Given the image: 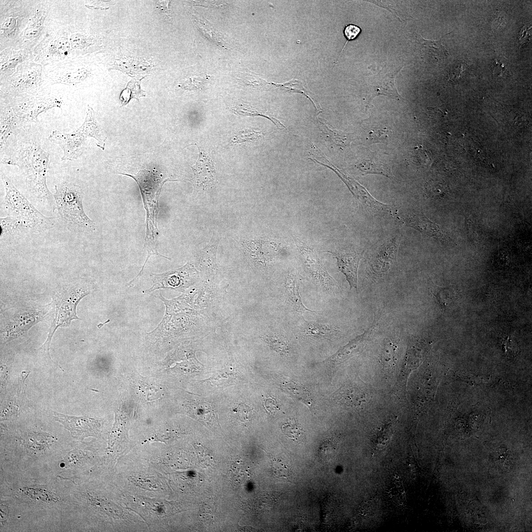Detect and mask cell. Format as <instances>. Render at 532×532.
<instances>
[{
  "mask_svg": "<svg viewBox=\"0 0 532 532\" xmlns=\"http://www.w3.org/2000/svg\"><path fill=\"white\" fill-rule=\"evenodd\" d=\"M532 35L531 25L524 26L519 33V41L521 46L527 44L530 41V37Z\"/></svg>",
  "mask_w": 532,
  "mask_h": 532,
  "instance_id": "45",
  "label": "cell"
},
{
  "mask_svg": "<svg viewBox=\"0 0 532 532\" xmlns=\"http://www.w3.org/2000/svg\"><path fill=\"white\" fill-rule=\"evenodd\" d=\"M294 241L303 267L311 279L324 290L335 292L337 283L324 267L314 248L297 237Z\"/></svg>",
  "mask_w": 532,
  "mask_h": 532,
  "instance_id": "10",
  "label": "cell"
},
{
  "mask_svg": "<svg viewBox=\"0 0 532 532\" xmlns=\"http://www.w3.org/2000/svg\"><path fill=\"white\" fill-rule=\"evenodd\" d=\"M0 146L4 147L9 138L31 123L16 115L12 108L0 101Z\"/></svg>",
  "mask_w": 532,
  "mask_h": 532,
  "instance_id": "20",
  "label": "cell"
},
{
  "mask_svg": "<svg viewBox=\"0 0 532 532\" xmlns=\"http://www.w3.org/2000/svg\"><path fill=\"white\" fill-rule=\"evenodd\" d=\"M194 447L197 451L200 463L205 466H209L213 463V458L208 450L200 444H196Z\"/></svg>",
  "mask_w": 532,
  "mask_h": 532,
  "instance_id": "43",
  "label": "cell"
},
{
  "mask_svg": "<svg viewBox=\"0 0 532 532\" xmlns=\"http://www.w3.org/2000/svg\"><path fill=\"white\" fill-rule=\"evenodd\" d=\"M30 61H33V56L29 49L15 46L1 50L0 81L10 77L20 65Z\"/></svg>",
  "mask_w": 532,
  "mask_h": 532,
  "instance_id": "18",
  "label": "cell"
},
{
  "mask_svg": "<svg viewBox=\"0 0 532 532\" xmlns=\"http://www.w3.org/2000/svg\"><path fill=\"white\" fill-rule=\"evenodd\" d=\"M0 226L1 239L7 236L14 235L25 231L29 230L24 222L11 216L1 218Z\"/></svg>",
  "mask_w": 532,
  "mask_h": 532,
  "instance_id": "27",
  "label": "cell"
},
{
  "mask_svg": "<svg viewBox=\"0 0 532 532\" xmlns=\"http://www.w3.org/2000/svg\"><path fill=\"white\" fill-rule=\"evenodd\" d=\"M400 238L397 235L391 238L380 245L374 253L373 265L380 270L386 269L387 265L390 266L396 261L397 255L400 243Z\"/></svg>",
  "mask_w": 532,
  "mask_h": 532,
  "instance_id": "23",
  "label": "cell"
},
{
  "mask_svg": "<svg viewBox=\"0 0 532 532\" xmlns=\"http://www.w3.org/2000/svg\"><path fill=\"white\" fill-rule=\"evenodd\" d=\"M283 387L296 398L302 401L308 405H311L312 401L309 393L303 386L292 382L285 383L283 384Z\"/></svg>",
  "mask_w": 532,
  "mask_h": 532,
  "instance_id": "34",
  "label": "cell"
},
{
  "mask_svg": "<svg viewBox=\"0 0 532 532\" xmlns=\"http://www.w3.org/2000/svg\"><path fill=\"white\" fill-rule=\"evenodd\" d=\"M498 14L497 15L496 18L494 19V20L493 22V26L494 27V29H498L500 25L502 24L503 22V14L499 12Z\"/></svg>",
  "mask_w": 532,
  "mask_h": 532,
  "instance_id": "49",
  "label": "cell"
},
{
  "mask_svg": "<svg viewBox=\"0 0 532 532\" xmlns=\"http://www.w3.org/2000/svg\"><path fill=\"white\" fill-rule=\"evenodd\" d=\"M399 504L400 505H402V504H403V502H401V501H400V502H399Z\"/></svg>",
  "mask_w": 532,
  "mask_h": 532,
  "instance_id": "54",
  "label": "cell"
},
{
  "mask_svg": "<svg viewBox=\"0 0 532 532\" xmlns=\"http://www.w3.org/2000/svg\"><path fill=\"white\" fill-rule=\"evenodd\" d=\"M323 132L328 133V135L332 141L340 146H347L350 142L351 139L347 135L343 133H339L335 130L328 128L327 126L322 125Z\"/></svg>",
  "mask_w": 532,
  "mask_h": 532,
  "instance_id": "39",
  "label": "cell"
},
{
  "mask_svg": "<svg viewBox=\"0 0 532 532\" xmlns=\"http://www.w3.org/2000/svg\"><path fill=\"white\" fill-rule=\"evenodd\" d=\"M197 271L190 264L183 267L164 273L154 275L153 286L146 292H150L158 289H172L183 292L192 285L197 278Z\"/></svg>",
  "mask_w": 532,
  "mask_h": 532,
  "instance_id": "12",
  "label": "cell"
},
{
  "mask_svg": "<svg viewBox=\"0 0 532 532\" xmlns=\"http://www.w3.org/2000/svg\"><path fill=\"white\" fill-rule=\"evenodd\" d=\"M193 16L194 17V19L195 24L197 25L199 30L206 38L218 45L224 47L225 46V43L224 42V40L221 38V36L213 30L212 26L209 25V23L208 21L204 19L202 20L198 18V17L196 16Z\"/></svg>",
  "mask_w": 532,
  "mask_h": 532,
  "instance_id": "31",
  "label": "cell"
},
{
  "mask_svg": "<svg viewBox=\"0 0 532 532\" xmlns=\"http://www.w3.org/2000/svg\"><path fill=\"white\" fill-rule=\"evenodd\" d=\"M431 291L442 310L446 309L458 297V292L454 286L439 287L433 283Z\"/></svg>",
  "mask_w": 532,
  "mask_h": 532,
  "instance_id": "24",
  "label": "cell"
},
{
  "mask_svg": "<svg viewBox=\"0 0 532 532\" xmlns=\"http://www.w3.org/2000/svg\"><path fill=\"white\" fill-rule=\"evenodd\" d=\"M233 110L236 114L240 115L252 116H261L266 117L272 121L277 126V127L287 129L284 125L276 119L273 117H270L269 115H267L262 112L259 111L256 109L253 108L249 106L241 104L233 107Z\"/></svg>",
  "mask_w": 532,
  "mask_h": 532,
  "instance_id": "35",
  "label": "cell"
},
{
  "mask_svg": "<svg viewBox=\"0 0 532 532\" xmlns=\"http://www.w3.org/2000/svg\"><path fill=\"white\" fill-rule=\"evenodd\" d=\"M363 515H366V513H364Z\"/></svg>",
  "mask_w": 532,
  "mask_h": 532,
  "instance_id": "56",
  "label": "cell"
},
{
  "mask_svg": "<svg viewBox=\"0 0 532 532\" xmlns=\"http://www.w3.org/2000/svg\"><path fill=\"white\" fill-rule=\"evenodd\" d=\"M401 69H383L377 74L370 77L366 91V108L373 99L381 95L388 96L398 100L402 99L396 85V76Z\"/></svg>",
  "mask_w": 532,
  "mask_h": 532,
  "instance_id": "13",
  "label": "cell"
},
{
  "mask_svg": "<svg viewBox=\"0 0 532 532\" xmlns=\"http://www.w3.org/2000/svg\"><path fill=\"white\" fill-rule=\"evenodd\" d=\"M31 129L27 126L9 138L11 141L8 140L2 148H6L1 151H4L1 163L18 167L33 199L54 211L56 206L53 194L46 182L49 154L42 148L40 137Z\"/></svg>",
  "mask_w": 532,
  "mask_h": 532,
  "instance_id": "1",
  "label": "cell"
},
{
  "mask_svg": "<svg viewBox=\"0 0 532 532\" xmlns=\"http://www.w3.org/2000/svg\"><path fill=\"white\" fill-rule=\"evenodd\" d=\"M90 137L97 140L98 147L103 150L105 149L106 137L97 120L94 110L88 106L85 121L80 127L69 133L54 131L48 139L62 149V161H72L76 160L83 154L87 138Z\"/></svg>",
  "mask_w": 532,
  "mask_h": 532,
  "instance_id": "2",
  "label": "cell"
},
{
  "mask_svg": "<svg viewBox=\"0 0 532 532\" xmlns=\"http://www.w3.org/2000/svg\"><path fill=\"white\" fill-rule=\"evenodd\" d=\"M334 171L347 185L355 198L366 208L368 211L381 216L393 214V208L391 205L383 203L375 199L365 187L352 178L339 170Z\"/></svg>",
  "mask_w": 532,
  "mask_h": 532,
  "instance_id": "15",
  "label": "cell"
},
{
  "mask_svg": "<svg viewBox=\"0 0 532 532\" xmlns=\"http://www.w3.org/2000/svg\"><path fill=\"white\" fill-rule=\"evenodd\" d=\"M301 330L307 336L316 338H330L337 332L332 325L306 321L303 323Z\"/></svg>",
  "mask_w": 532,
  "mask_h": 532,
  "instance_id": "25",
  "label": "cell"
},
{
  "mask_svg": "<svg viewBox=\"0 0 532 532\" xmlns=\"http://www.w3.org/2000/svg\"><path fill=\"white\" fill-rule=\"evenodd\" d=\"M53 418L70 432L72 437L83 440L96 435L100 428L98 420L87 416H73L53 412Z\"/></svg>",
  "mask_w": 532,
  "mask_h": 532,
  "instance_id": "14",
  "label": "cell"
},
{
  "mask_svg": "<svg viewBox=\"0 0 532 532\" xmlns=\"http://www.w3.org/2000/svg\"><path fill=\"white\" fill-rule=\"evenodd\" d=\"M53 194L59 215L69 229L76 231H93L95 223L86 214L83 204V192L75 183L64 182L55 186Z\"/></svg>",
  "mask_w": 532,
  "mask_h": 532,
  "instance_id": "3",
  "label": "cell"
},
{
  "mask_svg": "<svg viewBox=\"0 0 532 532\" xmlns=\"http://www.w3.org/2000/svg\"><path fill=\"white\" fill-rule=\"evenodd\" d=\"M494 66V74H497L498 76H503L509 72L507 60L502 56L496 57Z\"/></svg>",
  "mask_w": 532,
  "mask_h": 532,
  "instance_id": "40",
  "label": "cell"
},
{
  "mask_svg": "<svg viewBox=\"0 0 532 532\" xmlns=\"http://www.w3.org/2000/svg\"><path fill=\"white\" fill-rule=\"evenodd\" d=\"M17 116L30 123H37L38 115L55 107H61L62 101L47 93L3 100Z\"/></svg>",
  "mask_w": 532,
  "mask_h": 532,
  "instance_id": "9",
  "label": "cell"
},
{
  "mask_svg": "<svg viewBox=\"0 0 532 532\" xmlns=\"http://www.w3.org/2000/svg\"><path fill=\"white\" fill-rule=\"evenodd\" d=\"M266 410L270 414L275 413L279 410V406L275 399H266L264 403Z\"/></svg>",
  "mask_w": 532,
  "mask_h": 532,
  "instance_id": "46",
  "label": "cell"
},
{
  "mask_svg": "<svg viewBox=\"0 0 532 532\" xmlns=\"http://www.w3.org/2000/svg\"><path fill=\"white\" fill-rule=\"evenodd\" d=\"M265 342L273 351L281 355L289 354L290 346L287 339L283 335L276 333L265 335L263 337Z\"/></svg>",
  "mask_w": 532,
  "mask_h": 532,
  "instance_id": "29",
  "label": "cell"
},
{
  "mask_svg": "<svg viewBox=\"0 0 532 532\" xmlns=\"http://www.w3.org/2000/svg\"><path fill=\"white\" fill-rule=\"evenodd\" d=\"M22 1H6L0 4V51L15 46L34 10L35 6Z\"/></svg>",
  "mask_w": 532,
  "mask_h": 532,
  "instance_id": "6",
  "label": "cell"
},
{
  "mask_svg": "<svg viewBox=\"0 0 532 532\" xmlns=\"http://www.w3.org/2000/svg\"><path fill=\"white\" fill-rule=\"evenodd\" d=\"M47 311L38 309L23 310L11 319L3 331L2 340L8 342L25 333L40 321Z\"/></svg>",
  "mask_w": 532,
  "mask_h": 532,
  "instance_id": "16",
  "label": "cell"
},
{
  "mask_svg": "<svg viewBox=\"0 0 532 532\" xmlns=\"http://www.w3.org/2000/svg\"><path fill=\"white\" fill-rule=\"evenodd\" d=\"M400 220L403 225L414 229L442 243L449 241V237L439 225L419 212L408 211L402 215Z\"/></svg>",
  "mask_w": 532,
  "mask_h": 532,
  "instance_id": "17",
  "label": "cell"
},
{
  "mask_svg": "<svg viewBox=\"0 0 532 532\" xmlns=\"http://www.w3.org/2000/svg\"><path fill=\"white\" fill-rule=\"evenodd\" d=\"M189 407L191 413L200 421L205 423H211L216 420V412L210 403L200 401L190 403Z\"/></svg>",
  "mask_w": 532,
  "mask_h": 532,
  "instance_id": "28",
  "label": "cell"
},
{
  "mask_svg": "<svg viewBox=\"0 0 532 532\" xmlns=\"http://www.w3.org/2000/svg\"><path fill=\"white\" fill-rule=\"evenodd\" d=\"M145 96L144 91L141 90L139 83L133 82L132 84L129 83L126 88L124 90L120 95V100L122 105H126L132 98H135L139 100V98Z\"/></svg>",
  "mask_w": 532,
  "mask_h": 532,
  "instance_id": "36",
  "label": "cell"
},
{
  "mask_svg": "<svg viewBox=\"0 0 532 532\" xmlns=\"http://www.w3.org/2000/svg\"><path fill=\"white\" fill-rule=\"evenodd\" d=\"M211 247L204 250L200 260V265L203 270L212 272L217 267L216 263V249Z\"/></svg>",
  "mask_w": 532,
  "mask_h": 532,
  "instance_id": "37",
  "label": "cell"
},
{
  "mask_svg": "<svg viewBox=\"0 0 532 532\" xmlns=\"http://www.w3.org/2000/svg\"><path fill=\"white\" fill-rule=\"evenodd\" d=\"M399 492L402 493V494H403L404 493V491L403 490H401L399 491Z\"/></svg>",
  "mask_w": 532,
  "mask_h": 532,
  "instance_id": "52",
  "label": "cell"
},
{
  "mask_svg": "<svg viewBox=\"0 0 532 532\" xmlns=\"http://www.w3.org/2000/svg\"><path fill=\"white\" fill-rule=\"evenodd\" d=\"M328 252L336 259L338 268L346 276L350 289L354 288L358 291V268L363 252L347 249Z\"/></svg>",
  "mask_w": 532,
  "mask_h": 532,
  "instance_id": "19",
  "label": "cell"
},
{
  "mask_svg": "<svg viewBox=\"0 0 532 532\" xmlns=\"http://www.w3.org/2000/svg\"><path fill=\"white\" fill-rule=\"evenodd\" d=\"M48 84L42 65L28 61L20 65L10 77L0 81V100L46 93Z\"/></svg>",
  "mask_w": 532,
  "mask_h": 532,
  "instance_id": "4",
  "label": "cell"
},
{
  "mask_svg": "<svg viewBox=\"0 0 532 532\" xmlns=\"http://www.w3.org/2000/svg\"><path fill=\"white\" fill-rule=\"evenodd\" d=\"M55 294L56 313L45 342L42 347L49 350L50 344L56 329L59 327L68 326L71 320L78 319L76 307L80 300L88 295L89 290L81 287H66Z\"/></svg>",
  "mask_w": 532,
  "mask_h": 532,
  "instance_id": "8",
  "label": "cell"
},
{
  "mask_svg": "<svg viewBox=\"0 0 532 532\" xmlns=\"http://www.w3.org/2000/svg\"><path fill=\"white\" fill-rule=\"evenodd\" d=\"M232 410L238 419L242 422L249 421L253 416L254 411L252 408L244 403H236L233 407Z\"/></svg>",
  "mask_w": 532,
  "mask_h": 532,
  "instance_id": "38",
  "label": "cell"
},
{
  "mask_svg": "<svg viewBox=\"0 0 532 532\" xmlns=\"http://www.w3.org/2000/svg\"><path fill=\"white\" fill-rule=\"evenodd\" d=\"M169 1H159L158 2V7L160 9L161 11L164 13L166 16H169L170 12L168 9V4Z\"/></svg>",
  "mask_w": 532,
  "mask_h": 532,
  "instance_id": "48",
  "label": "cell"
},
{
  "mask_svg": "<svg viewBox=\"0 0 532 532\" xmlns=\"http://www.w3.org/2000/svg\"><path fill=\"white\" fill-rule=\"evenodd\" d=\"M361 514H364V512H363V511H361Z\"/></svg>",
  "mask_w": 532,
  "mask_h": 532,
  "instance_id": "55",
  "label": "cell"
},
{
  "mask_svg": "<svg viewBox=\"0 0 532 532\" xmlns=\"http://www.w3.org/2000/svg\"><path fill=\"white\" fill-rule=\"evenodd\" d=\"M283 433L289 439L299 441L303 438L304 431L294 419H290L281 427Z\"/></svg>",
  "mask_w": 532,
  "mask_h": 532,
  "instance_id": "33",
  "label": "cell"
},
{
  "mask_svg": "<svg viewBox=\"0 0 532 532\" xmlns=\"http://www.w3.org/2000/svg\"><path fill=\"white\" fill-rule=\"evenodd\" d=\"M199 155L195 165L192 167L194 172L192 182L196 188L204 189L215 182V171L213 161L198 146Z\"/></svg>",
  "mask_w": 532,
  "mask_h": 532,
  "instance_id": "21",
  "label": "cell"
},
{
  "mask_svg": "<svg viewBox=\"0 0 532 532\" xmlns=\"http://www.w3.org/2000/svg\"><path fill=\"white\" fill-rule=\"evenodd\" d=\"M33 61L49 66L73 59L67 32L65 30L46 33L32 50Z\"/></svg>",
  "mask_w": 532,
  "mask_h": 532,
  "instance_id": "7",
  "label": "cell"
},
{
  "mask_svg": "<svg viewBox=\"0 0 532 532\" xmlns=\"http://www.w3.org/2000/svg\"><path fill=\"white\" fill-rule=\"evenodd\" d=\"M361 29L356 25L350 24L346 25L343 29V34L346 39V43L342 49L341 54L347 43L357 38L361 33Z\"/></svg>",
  "mask_w": 532,
  "mask_h": 532,
  "instance_id": "41",
  "label": "cell"
},
{
  "mask_svg": "<svg viewBox=\"0 0 532 532\" xmlns=\"http://www.w3.org/2000/svg\"><path fill=\"white\" fill-rule=\"evenodd\" d=\"M206 81L204 78L194 76L186 80L180 86L185 90L200 89L204 86Z\"/></svg>",
  "mask_w": 532,
  "mask_h": 532,
  "instance_id": "42",
  "label": "cell"
},
{
  "mask_svg": "<svg viewBox=\"0 0 532 532\" xmlns=\"http://www.w3.org/2000/svg\"><path fill=\"white\" fill-rule=\"evenodd\" d=\"M357 167L363 174H378L390 178L394 177L391 167L375 159L365 160L359 164Z\"/></svg>",
  "mask_w": 532,
  "mask_h": 532,
  "instance_id": "26",
  "label": "cell"
},
{
  "mask_svg": "<svg viewBox=\"0 0 532 532\" xmlns=\"http://www.w3.org/2000/svg\"><path fill=\"white\" fill-rule=\"evenodd\" d=\"M8 516V509L6 505H0V522L3 524L6 520Z\"/></svg>",
  "mask_w": 532,
  "mask_h": 532,
  "instance_id": "50",
  "label": "cell"
},
{
  "mask_svg": "<svg viewBox=\"0 0 532 532\" xmlns=\"http://www.w3.org/2000/svg\"><path fill=\"white\" fill-rule=\"evenodd\" d=\"M21 491L29 498L47 503L56 502L60 498L52 492L40 487H24Z\"/></svg>",
  "mask_w": 532,
  "mask_h": 532,
  "instance_id": "30",
  "label": "cell"
},
{
  "mask_svg": "<svg viewBox=\"0 0 532 532\" xmlns=\"http://www.w3.org/2000/svg\"><path fill=\"white\" fill-rule=\"evenodd\" d=\"M283 292L286 302L298 313L302 314L307 311L316 313L307 308L303 304L299 294L298 277L295 272L290 271L288 272L285 280Z\"/></svg>",
  "mask_w": 532,
  "mask_h": 532,
  "instance_id": "22",
  "label": "cell"
},
{
  "mask_svg": "<svg viewBox=\"0 0 532 532\" xmlns=\"http://www.w3.org/2000/svg\"><path fill=\"white\" fill-rule=\"evenodd\" d=\"M386 493H388V494H389V493H391V491H390V490H388V489H387V490H386Z\"/></svg>",
  "mask_w": 532,
  "mask_h": 532,
  "instance_id": "51",
  "label": "cell"
},
{
  "mask_svg": "<svg viewBox=\"0 0 532 532\" xmlns=\"http://www.w3.org/2000/svg\"><path fill=\"white\" fill-rule=\"evenodd\" d=\"M85 456V453L81 450H72L68 453L65 458L64 465L66 464L67 466H69V465L76 464L78 461L84 458Z\"/></svg>",
  "mask_w": 532,
  "mask_h": 532,
  "instance_id": "44",
  "label": "cell"
},
{
  "mask_svg": "<svg viewBox=\"0 0 532 532\" xmlns=\"http://www.w3.org/2000/svg\"><path fill=\"white\" fill-rule=\"evenodd\" d=\"M264 134V132L258 129H245L239 131L233 136L230 140V144L234 145L256 141L262 137Z\"/></svg>",
  "mask_w": 532,
  "mask_h": 532,
  "instance_id": "32",
  "label": "cell"
},
{
  "mask_svg": "<svg viewBox=\"0 0 532 532\" xmlns=\"http://www.w3.org/2000/svg\"><path fill=\"white\" fill-rule=\"evenodd\" d=\"M49 13L48 2H40L37 4L15 46L32 51L45 34L46 22Z\"/></svg>",
  "mask_w": 532,
  "mask_h": 532,
  "instance_id": "11",
  "label": "cell"
},
{
  "mask_svg": "<svg viewBox=\"0 0 532 532\" xmlns=\"http://www.w3.org/2000/svg\"><path fill=\"white\" fill-rule=\"evenodd\" d=\"M274 468L275 473L280 470V477L288 478L289 476V470L288 467L281 463H276L274 464Z\"/></svg>",
  "mask_w": 532,
  "mask_h": 532,
  "instance_id": "47",
  "label": "cell"
},
{
  "mask_svg": "<svg viewBox=\"0 0 532 532\" xmlns=\"http://www.w3.org/2000/svg\"><path fill=\"white\" fill-rule=\"evenodd\" d=\"M5 190L3 205L9 216L24 222L30 231L42 232L54 224V218L43 215L16 188L6 176H1Z\"/></svg>",
  "mask_w": 532,
  "mask_h": 532,
  "instance_id": "5",
  "label": "cell"
},
{
  "mask_svg": "<svg viewBox=\"0 0 532 532\" xmlns=\"http://www.w3.org/2000/svg\"><path fill=\"white\" fill-rule=\"evenodd\" d=\"M395 478H396V479H398V478H399V476L398 475H396V476H395Z\"/></svg>",
  "mask_w": 532,
  "mask_h": 532,
  "instance_id": "53",
  "label": "cell"
}]
</instances>
